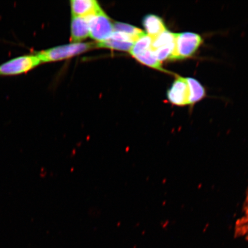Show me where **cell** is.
Wrapping results in <instances>:
<instances>
[{"label": "cell", "instance_id": "1", "mask_svg": "<svg viewBox=\"0 0 248 248\" xmlns=\"http://www.w3.org/2000/svg\"><path fill=\"white\" fill-rule=\"evenodd\" d=\"M97 47L95 43H77L72 44L55 46L36 52L42 63L55 62L66 60L74 56L79 55L90 49Z\"/></svg>", "mask_w": 248, "mask_h": 248}, {"label": "cell", "instance_id": "2", "mask_svg": "<svg viewBox=\"0 0 248 248\" xmlns=\"http://www.w3.org/2000/svg\"><path fill=\"white\" fill-rule=\"evenodd\" d=\"M42 63L38 56H19L0 64V77L15 76L29 72Z\"/></svg>", "mask_w": 248, "mask_h": 248}, {"label": "cell", "instance_id": "3", "mask_svg": "<svg viewBox=\"0 0 248 248\" xmlns=\"http://www.w3.org/2000/svg\"><path fill=\"white\" fill-rule=\"evenodd\" d=\"M89 36L93 39L103 42L110 38L114 32V25L110 18L102 11L89 16Z\"/></svg>", "mask_w": 248, "mask_h": 248}, {"label": "cell", "instance_id": "4", "mask_svg": "<svg viewBox=\"0 0 248 248\" xmlns=\"http://www.w3.org/2000/svg\"><path fill=\"white\" fill-rule=\"evenodd\" d=\"M202 43V39L197 33H176L174 60H181L193 56Z\"/></svg>", "mask_w": 248, "mask_h": 248}, {"label": "cell", "instance_id": "5", "mask_svg": "<svg viewBox=\"0 0 248 248\" xmlns=\"http://www.w3.org/2000/svg\"><path fill=\"white\" fill-rule=\"evenodd\" d=\"M176 79L167 92V97L173 105L177 106H185L189 103L188 86L186 78L176 75Z\"/></svg>", "mask_w": 248, "mask_h": 248}, {"label": "cell", "instance_id": "6", "mask_svg": "<svg viewBox=\"0 0 248 248\" xmlns=\"http://www.w3.org/2000/svg\"><path fill=\"white\" fill-rule=\"evenodd\" d=\"M137 40L127 34L114 31L109 38L97 43V47L110 48L116 50L130 51Z\"/></svg>", "mask_w": 248, "mask_h": 248}, {"label": "cell", "instance_id": "7", "mask_svg": "<svg viewBox=\"0 0 248 248\" xmlns=\"http://www.w3.org/2000/svg\"><path fill=\"white\" fill-rule=\"evenodd\" d=\"M73 16L89 17L102 10L95 0H72L70 1Z\"/></svg>", "mask_w": 248, "mask_h": 248}, {"label": "cell", "instance_id": "8", "mask_svg": "<svg viewBox=\"0 0 248 248\" xmlns=\"http://www.w3.org/2000/svg\"><path fill=\"white\" fill-rule=\"evenodd\" d=\"M88 17L72 16L71 23V42L80 43L89 36Z\"/></svg>", "mask_w": 248, "mask_h": 248}, {"label": "cell", "instance_id": "9", "mask_svg": "<svg viewBox=\"0 0 248 248\" xmlns=\"http://www.w3.org/2000/svg\"><path fill=\"white\" fill-rule=\"evenodd\" d=\"M142 25L147 35L153 39L167 30L162 18L153 14L145 16L142 20Z\"/></svg>", "mask_w": 248, "mask_h": 248}, {"label": "cell", "instance_id": "10", "mask_svg": "<svg viewBox=\"0 0 248 248\" xmlns=\"http://www.w3.org/2000/svg\"><path fill=\"white\" fill-rule=\"evenodd\" d=\"M134 58L141 63L146 65L148 67L164 73H170L169 71L163 69L162 63L158 61L151 48L136 55Z\"/></svg>", "mask_w": 248, "mask_h": 248}, {"label": "cell", "instance_id": "11", "mask_svg": "<svg viewBox=\"0 0 248 248\" xmlns=\"http://www.w3.org/2000/svg\"><path fill=\"white\" fill-rule=\"evenodd\" d=\"M186 79L190 93L189 103L194 104L204 98L206 94L205 90L199 81L193 78H186Z\"/></svg>", "mask_w": 248, "mask_h": 248}, {"label": "cell", "instance_id": "12", "mask_svg": "<svg viewBox=\"0 0 248 248\" xmlns=\"http://www.w3.org/2000/svg\"><path fill=\"white\" fill-rule=\"evenodd\" d=\"M153 42V39L145 33L136 40L131 51H129L130 54L135 57L136 55L151 48Z\"/></svg>", "mask_w": 248, "mask_h": 248}, {"label": "cell", "instance_id": "13", "mask_svg": "<svg viewBox=\"0 0 248 248\" xmlns=\"http://www.w3.org/2000/svg\"><path fill=\"white\" fill-rule=\"evenodd\" d=\"M114 31L127 34L138 39L140 36L145 33L144 31L138 28L126 23L116 22L114 24Z\"/></svg>", "mask_w": 248, "mask_h": 248}]
</instances>
